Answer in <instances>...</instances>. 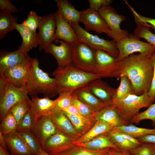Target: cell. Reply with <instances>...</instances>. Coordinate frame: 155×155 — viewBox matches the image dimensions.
Listing matches in <instances>:
<instances>
[{"label":"cell","instance_id":"f5cc1de1","mask_svg":"<svg viewBox=\"0 0 155 155\" xmlns=\"http://www.w3.org/2000/svg\"><path fill=\"white\" fill-rule=\"evenodd\" d=\"M0 145L4 148L7 150L5 141L3 134L0 132Z\"/></svg>","mask_w":155,"mask_h":155},{"label":"cell","instance_id":"11a10c76","mask_svg":"<svg viewBox=\"0 0 155 155\" xmlns=\"http://www.w3.org/2000/svg\"><path fill=\"white\" fill-rule=\"evenodd\" d=\"M37 155H50L45 152L42 148L39 151V153Z\"/></svg>","mask_w":155,"mask_h":155},{"label":"cell","instance_id":"3957f363","mask_svg":"<svg viewBox=\"0 0 155 155\" xmlns=\"http://www.w3.org/2000/svg\"><path fill=\"white\" fill-rule=\"evenodd\" d=\"M25 89L27 94L31 96L42 94L44 97L50 98L58 94L56 79L40 68L36 58H31L30 75Z\"/></svg>","mask_w":155,"mask_h":155},{"label":"cell","instance_id":"b9f144b4","mask_svg":"<svg viewBox=\"0 0 155 155\" xmlns=\"http://www.w3.org/2000/svg\"><path fill=\"white\" fill-rule=\"evenodd\" d=\"M42 17L38 16L34 11H31L27 18L22 23L29 30L36 33V30L38 28Z\"/></svg>","mask_w":155,"mask_h":155},{"label":"cell","instance_id":"db71d44e","mask_svg":"<svg viewBox=\"0 0 155 155\" xmlns=\"http://www.w3.org/2000/svg\"><path fill=\"white\" fill-rule=\"evenodd\" d=\"M0 155H10V154L7 150L0 145Z\"/></svg>","mask_w":155,"mask_h":155},{"label":"cell","instance_id":"8992f818","mask_svg":"<svg viewBox=\"0 0 155 155\" xmlns=\"http://www.w3.org/2000/svg\"><path fill=\"white\" fill-rule=\"evenodd\" d=\"M119 51L117 59L118 61L136 52L148 56H152L155 52L153 46L148 42L142 41L133 34H129L116 42Z\"/></svg>","mask_w":155,"mask_h":155},{"label":"cell","instance_id":"836d02e7","mask_svg":"<svg viewBox=\"0 0 155 155\" xmlns=\"http://www.w3.org/2000/svg\"><path fill=\"white\" fill-rule=\"evenodd\" d=\"M120 78V84L118 88L115 89L112 104L128 95L135 94L133 87L129 79L125 76L121 77Z\"/></svg>","mask_w":155,"mask_h":155},{"label":"cell","instance_id":"d590c367","mask_svg":"<svg viewBox=\"0 0 155 155\" xmlns=\"http://www.w3.org/2000/svg\"><path fill=\"white\" fill-rule=\"evenodd\" d=\"M72 104L77 108L82 115L86 118L96 121L97 112L93 109L80 100L74 92L72 93Z\"/></svg>","mask_w":155,"mask_h":155},{"label":"cell","instance_id":"83f0119b","mask_svg":"<svg viewBox=\"0 0 155 155\" xmlns=\"http://www.w3.org/2000/svg\"><path fill=\"white\" fill-rule=\"evenodd\" d=\"M75 145L96 150L108 148L119 149L112 142L106 133L101 135L88 142Z\"/></svg>","mask_w":155,"mask_h":155},{"label":"cell","instance_id":"816d5d0a","mask_svg":"<svg viewBox=\"0 0 155 155\" xmlns=\"http://www.w3.org/2000/svg\"><path fill=\"white\" fill-rule=\"evenodd\" d=\"M109 152L111 155H134L129 151L120 149L110 148Z\"/></svg>","mask_w":155,"mask_h":155},{"label":"cell","instance_id":"484cf974","mask_svg":"<svg viewBox=\"0 0 155 155\" xmlns=\"http://www.w3.org/2000/svg\"><path fill=\"white\" fill-rule=\"evenodd\" d=\"M74 92L80 100L92 108L96 112L106 106L92 93L87 85L77 89Z\"/></svg>","mask_w":155,"mask_h":155},{"label":"cell","instance_id":"9c48e42d","mask_svg":"<svg viewBox=\"0 0 155 155\" xmlns=\"http://www.w3.org/2000/svg\"><path fill=\"white\" fill-rule=\"evenodd\" d=\"M98 11L110 28V37L116 42L129 34L127 31L121 29L120 27L121 23L126 20L125 16L119 14L110 5L103 6Z\"/></svg>","mask_w":155,"mask_h":155},{"label":"cell","instance_id":"30bf717a","mask_svg":"<svg viewBox=\"0 0 155 155\" xmlns=\"http://www.w3.org/2000/svg\"><path fill=\"white\" fill-rule=\"evenodd\" d=\"M30 59L6 69L0 75L15 87L25 89L30 75Z\"/></svg>","mask_w":155,"mask_h":155},{"label":"cell","instance_id":"9a60e30c","mask_svg":"<svg viewBox=\"0 0 155 155\" xmlns=\"http://www.w3.org/2000/svg\"><path fill=\"white\" fill-rule=\"evenodd\" d=\"M32 131L42 147L50 137L59 131L49 115L37 119Z\"/></svg>","mask_w":155,"mask_h":155},{"label":"cell","instance_id":"e0dca14e","mask_svg":"<svg viewBox=\"0 0 155 155\" xmlns=\"http://www.w3.org/2000/svg\"><path fill=\"white\" fill-rule=\"evenodd\" d=\"M30 108L36 119L43 116L49 115L58 110L56 106V100L37 96H31Z\"/></svg>","mask_w":155,"mask_h":155},{"label":"cell","instance_id":"91938a15","mask_svg":"<svg viewBox=\"0 0 155 155\" xmlns=\"http://www.w3.org/2000/svg\"></svg>","mask_w":155,"mask_h":155},{"label":"cell","instance_id":"7c38bea8","mask_svg":"<svg viewBox=\"0 0 155 155\" xmlns=\"http://www.w3.org/2000/svg\"><path fill=\"white\" fill-rule=\"evenodd\" d=\"M56 27L55 13H52L42 17L38 28L37 36L40 51L55 40Z\"/></svg>","mask_w":155,"mask_h":155},{"label":"cell","instance_id":"5b68a950","mask_svg":"<svg viewBox=\"0 0 155 155\" xmlns=\"http://www.w3.org/2000/svg\"><path fill=\"white\" fill-rule=\"evenodd\" d=\"M25 89L10 84L0 75V118L1 121L16 104L30 99Z\"/></svg>","mask_w":155,"mask_h":155},{"label":"cell","instance_id":"277c9868","mask_svg":"<svg viewBox=\"0 0 155 155\" xmlns=\"http://www.w3.org/2000/svg\"><path fill=\"white\" fill-rule=\"evenodd\" d=\"M148 91H145L140 95L130 94L113 102L121 117L130 121L139 113L140 110L144 107H149L153 103L149 97Z\"/></svg>","mask_w":155,"mask_h":155},{"label":"cell","instance_id":"6da1fadb","mask_svg":"<svg viewBox=\"0 0 155 155\" xmlns=\"http://www.w3.org/2000/svg\"><path fill=\"white\" fill-rule=\"evenodd\" d=\"M152 57L140 54L129 55L118 62L111 78L127 77L136 95H140L146 91L148 92L153 72Z\"/></svg>","mask_w":155,"mask_h":155},{"label":"cell","instance_id":"d6a6232c","mask_svg":"<svg viewBox=\"0 0 155 155\" xmlns=\"http://www.w3.org/2000/svg\"><path fill=\"white\" fill-rule=\"evenodd\" d=\"M32 155H37L41 146L32 131H17Z\"/></svg>","mask_w":155,"mask_h":155},{"label":"cell","instance_id":"cb8c5ba5","mask_svg":"<svg viewBox=\"0 0 155 155\" xmlns=\"http://www.w3.org/2000/svg\"><path fill=\"white\" fill-rule=\"evenodd\" d=\"M16 30L19 32L22 39V44L18 49L23 52L28 54L30 50L39 46L37 34L29 30L23 23H17Z\"/></svg>","mask_w":155,"mask_h":155},{"label":"cell","instance_id":"603a6c76","mask_svg":"<svg viewBox=\"0 0 155 155\" xmlns=\"http://www.w3.org/2000/svg\"><path fill=\"white\" fill-rule=\"evenodd\" d=\"M3 135L11 155H32L17 131Z\"/></svg>","mask_w":155,"mask_h":155},{"label":"cell","instance_id":"8d00e7d4","mask_svg":"<svg viewBox=\"0 0 155 155\" xmlns=\"http://www.w3.org/2000/svg\"><path fill=\"white\" fill-rule=\"evenodd\" d=\"M135 22L137 26L134 30L133 35L139 38L145 39L155 50V34L150 31V27L141 23Z\"/></svg>","mask_w":155,"mask_h":155},{"label":"cell","instance_id":"4316f807","mask_svg":"<svg viewBox=\"0 0 155 155\" xmlns=\"http://www.w3.org/2000/svg\"><path fill=\"white\" fill-rule=\"evenodd\" d=\"M113 127L108 124L101 121H97L86 133L79 138L73 140L71 143L74 145L88 142L102 134L112 130Z\"/></svg>","mask_w":155,"mask_h":155},{"label":"cell","instance_id":"f6af8a7d","mask_svg":"<svg viewBox=\"0 0 155 155\" xmlns=\"http://www.w3.org/2000/svg\"><path fill=\"white\" fill-rule=\"evenodd\" d=\"M127 5L134 16L135 22L142 23L144 25L150 28H155V19L142 16L135 11L129 4Z\"/></svg>","mask_w":155,"mask_h":155},{"label":"cell","instance_id":"7402d4cb","mask_svg":"<svg viewBox=\"0 0 155 155\" xmlns=\"http://www.w3.org/2000/svg\"><path fill=\"white\" fill-rule=\"evenodd\" d=\"M96 121H103L113 128L129 125V122L123 119L114 106H106L100 111L97 112Z\"/></svg>","mask_w":155,"mask_h":155},{"label":"cell","instance_id":"5bb4252c","mask_svg":"<svg viewBox=\"0 0 155 155\" xmlns=\"http://www.w3.org/2000/svg\"><path fill=\"white\" fill-rule=\"evenodd\" d=\"M117 58L101 50H96L95 65L94 73L101 78H110L114 68L118 63Z\"/></svg>","mask_w":155,"mask_h":155},{"label":"cell","instance_id":"6f0895ef","mask_svg":"<svg viewBox=\"0 0 155 155\" xmlns=\"http://www.w3.org/2000/svg\"><path fill=\"white\" fill-rule=\"evenodd\" d=\"M109 153H110V152H109ZM110 155H111L110 154Z\"/></svg>","mask_w":155,"mask_h":155},{"label":"cell","instance_id":"4fadbf2b","mask_svg":"<svg viewBox=\"0 0 155 155\" xmlns=\"http://www.w3.org/2000/svg\"><path fill=\"white\" fill-rule=\"evenodd\" d=\"M59 43L57 45L53 42L43 49L52 55L56 59L58 69L63 68L73 63L71 44L61 40H55Z\"/></svg>","mask_w":155,"mask_h":155},{"label":"cell","instance_id":"2e32d148","mask_svg":"<svg viewBox=\"0 0 155 155\" xmlns=\"http://www.w3.org/2000/svg\"><path fill=\"white\" fill-rule=\"evenodd\" d=\"M73 140L67 135L58 131L50 137L42 147L50 155H60Z\"/></svg>","mask_w":155,"mask_h":155},{"label":"cell","instance_id":"f1b7e54d","mask_svg":"<svg viewBox=\"0 0 155 155\" xmlns=\"http://www.w3.org/2000/svg\"><path fill=\"white\" fill-rule=\"evenodd\" d=\"M110 149L96 150L71 144L66 148L61 155H110Z\"/></svg>","mask_w":155,"mask_h":155},{"label":"cell","instance_id":"7a4b0ae2","mask_svg":"<svg viewBox=\"0 0 155 155\" xmlns=\"http://www.w3.org/2000/svg\"><path fill=\"white\" fill-rule=\"evenodd\" d=\"M51 75L56 80L59 96L72 93L91 81L101 78L96 74L82 70L73 63L62 69L57 68Z\"/></svg>","mask_w":155,"mask_h":155},{"label":"cell","instance_id":"ba28073f","mask_svg":"<svg viewBox=\"0 0 155 155\" xmlns=\"http://www.w3.org/2000/svg\"><path fill=\"white\" fill-rule=\"evenodd\" d=\"M71 44L74 65L85 72L94 73L96 50L79 40Z\"/></svg>","mask_w":155,"mask_h":155},{"label":"cell","instance_id":"1f68e13d","mask_svg":"<svg viewBox=\"0 0 155 155\" xmlns=\"http://www.w3.org/2000/svg\"><path fill=\"white\" fill-rule=\"evenodd\" d=\"M112 130L128 134L137 139L148 135H155V128L150 129L140 127L132 124L114 127Z\"/></svg>","mask_w":155,"mask_h":155},{"label":"cell","instance_id":"74e56055","mask_svg":"<svg viewBox=\"0 0 155 155\" xmlns=\"http://www.w3.org/2000/svg\"><path fill=\"white\" fill-rule=\"evenodd\" d=\"M30 99L19 102L13 106L9 111L16 119L18 125L30 108Z\"/></svg>","mask_w":155,"mask_h":155},{"label":"cell","instance_id":"d6986e66","mask_svg":"<svg viewBox=\"0 0 155 155\" xmlns=\"http://www.w3.org/2000/svg\"><path fill=\"white\" fill-rule=\"evenodd\" d=\"M87 86L92 93L106 105H112L115 89L111 87L100 79H97L91 81Z\"/></svg>","mask_w":155,"mask_h":155},{"label":"cell","instance_id":"ffe728a7","mask_svg":"<svg viewBox=\"0 0 155 155\" xmlns=\"http://www.w3.org/2000/svg\"><path fill=\"white\" fill-rule=\"evenodd\" d=\"M50 115L58 131L67 135L73 140L81 137L61 110H57Z\"/></svg>","mask_w":155,"mask_h":155},{"label":"cell","instance_id":"52a82bcc","mask_svg":"<svg viewBox=\"0 0 155 155\" xmlns=\"http://www.w3.org/2000/svg\"><path fill=\"white\" fill-rule=\"evenodd\" d=\"M78 36L79 40L95 49L104 51L117 58L119 51L116 42L113 40H108L93 34L81 27L79 24H70Z\"/></svg>","mask_w":155,"mask_h":155},{"label":"cell","instance_id":"f35d334b","mask_svg":"<svg viewBox=\"0 0 155 155\" xmlns=\"http://www.w3.org/2000/svg\"><path fill=\"white\" fill-rule=\"evenodd\" d=\"M1 121L0 132L3 135L16 131L18 127L17 121L9 111L7 112Z\"/></svg>","mask_w":155,"mask_h":155},{"label":"cell","instance_id":"60d3db41","mask_svg":"<svg viewBox=\"0 0 155 155\" xmlns=\"http://www.w3.org/2000/svg\"><path fill=\"white\" fill-rule=\"evenodd\" d=\"M145 119L151 120L155 128V102L151 104L146 110L139 113L130 121L131 123L138 124L141 121Z\"/></svg>","mask_w":155,"mask_h":155},{"label":"cell","instance_id":"9f6ffc18","mask_svg":"<svg viewBox=\"0 0 155 155\" xmlns=\"http://www.w3.org/2000/svg\"><path fill=\"white\" fill-rule=\"evenodd\" d=\"M152 28L155 31V28H153V27H152Z\"/></svg>","mask_w":155,"mask_h":155},{"label":"cell","instance_id":"bcb514c9","mask_svg":"<svg viewBox=\"0 0 155 155\" xmlns=\"http://www.w3.org/2000/svg\"><path fill=\"white\" fill-rule=\"evenodd\" d=\"M1 11L11 13L18 12L17 8L9 0H0Z\"/></svg>","mask_w":155,"mask_h":155},{"label":"cell","instance_id":"d4e9b609","mask_svg":"<svg viewBox=\"0 0 155 155\" xmlns=\"http://www.w3.org/2000/svg\"><path fill=\"white\" fill-rule=\"evenodd\" d=\"M57 6L64 19L70 24L81 22L82 12L77 10L67 0H55Z\"/></svg>","mask_w":155,"mask_h":155},{"label":"cell","instance_id":"44dd1931","mask_svg":"<svg viewBox=\"0 0 155 155\" xmlns=\"http://www.w3.org/2000/svg\"><path fill=\"white\" fill-rule=\"evenodd\" d=\"M30 57L18 49L16 51H8L1 50L0 52V73L6 69L22 63L28 60Z\"/></svg>","mask_w":155,"mask_h":155},{"label":"cell","instance_id":"7bdbcfd3","mask_svg":"<svg viewBox=\"0 0 155 155\" xmlns=\"http://www.w3.org/2000/svg\"><path fill=\"white\" fill-rule=\"evenodd\" d=\"M130 152L134 155H155V144L150 142H142Z\"/></svg>","mask_w":155,"mask_h":155},{"label":"cell","instance_id":"681fc988","mask_svg":"<svg viewBox=\"0 0 155 155\" xmlns=\"http://www.w3.org/2000/svg\"><path fill=\"white\" fill-rule=\"evenodd\" d=\"M137 139L141 143L148 142L155 144V135H148L139 137Z\"/></svg>","mask_w":155,"mask_h":155},{"label":"cell","instance_id":"f546056e","mask_svg":"<svg viewBox=\"0 0 155 155\" xmlns=\"http://www.w3.org/2000/svg\"><path fill=\"white\" fill-rule=\"evenodd\" d=\"M63 112L81 136L88 132L96 122L84 117Z\"/></svg>","mask_w":155,"mask_h":155},{"label":"cell","instance_id":"8fae6325","mask_svg":"<svg viewBox=\"0 0 155 155\" xmlns=\"http://www.w3.org/2000/svg\"><path fill=\"white\" fill-rule=\"evenodd\" d=\"M81 22L87 31H95L98 34H106L110 37L111 32L110 28L101 17L98 11L88 8L82 11Z\"/></svg>","mask_w":155,"mask_h":155},{"label":"cell","instance_id":"c3c4849f","mask_svg":"<svg viewBox=\"0 0 155 155\" xmlns=\"http://www.w3.org/2000/svg\"><path fill=\"white\" fill-rule=\"evenodd\" d=\"M90 3V8L98 11L103 6L110 5L112 2L111 0H88Z\"/></svg>","mask_w":155,"mask_h":155},{"label":"cell","instance_id":"ab89813d","mask_svg":"<svg viewBox=\"0 0 155 155\" xmlns=\"http://www.w3.org/2000/svg\"><path fill=\"white\" fill-rule=\"evenodd\" d=\"M36 119L30 108L18 125V132L32 131Z\"/></svg>","mask_w":155,"mask_h":155},{"label":"cell","instance_id":"f907efd6","mask_svg":"<svg viewBox=\"0 0 155 155\" xmlns=\"http://www.w3.org/2000/svg\"><path fill=\"white\" fill-rule=\"evenodd\" d=\"M117 132L128 140L137 146L140 145L142 144V143L140 142L137 139L128 134L121 132Z\"/></svg>","mask_w":155,"mask_h":155},{"label":"cell","instance_id":"7dc6e473","mask_svg":"<svg viewBox=\"0 0 155 155\" xmlns=\"http://www.w3.org/2000/svg\"><path fill=\"white\" fill-rule=\"evenodd\" d=\"M152 59L153 67V75L148 93L149 97L153 102L155 101V52L152 57Z\"/></svg>","mask_w":155,"mask_h":155},{"label":"cell","instance_id":"680465c9","mask_svg":"<svg viewBox=\"0 0 155 155\" xmlns=\"http://www.w3.org/2000/svg\"></svg>","mask_w":155,"mask_h":155},{"label":"cell","instance_id":"ee69618b","mask_svg":"<svg viewBox=\"0 0 155 155\" xmlns=\"http://www.w3.org/2000/svg\"><path fill=\"white\" fill-rule=\"evenodd\" d=\"M72 93L65 94L59 96L55 99L56 106L57 109L62 110L72 105Z\"/></svg>","mask_w":155,"mask_h":155},{"label":"cell","instance_id":"ac0fdd59","mask_svg":"<svg viewBox=\"0 0 155 155\" xmlns=\"http://www.w3.org/2000/svg\"><path fill=\"white\" fill-rule=\"evenodd\" d=\"M56 23L55 40H61L72 44L78 38L71 25L63 18L58 10L55 13Z\"/></svg>","mask_w":155,"mask_h":155},{"label":"cell","instance_id":"4dcf8cb0","mask_svg":"<svg viewBox=\"0 0 155 155\" xmlns=\"http://www.w3.org/2000/svg\"><path fill=\"white\" fill-rule=\"evenodd\" d=\"M17 18L11 13L1 11L0 13V39L5 36L10 31L16 29Z\"/></svg>","mask_w":155,"mask_h":155},{"label":"cell","instance_id":"e575fe53","mask_svg":"<svg viewBox=\"0 0 155 155\" xmlns=\"http://www.w3.org/2000/svg\"><path fill=\"white\" fill-rule=\"evenodd\" d=\"M106 133L112 142L119 149L130 152L138 146L113 130Z\"/></svg>","mask_w":155,"mask_h":155}]
</instances>
